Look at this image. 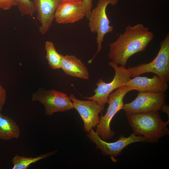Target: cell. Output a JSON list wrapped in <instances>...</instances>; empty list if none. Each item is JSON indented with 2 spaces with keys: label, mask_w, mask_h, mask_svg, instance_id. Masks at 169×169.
Wrapping results in <instances>:
<instances>
[{
  "label": "cell",
  "mask_w": 169,
  "mask_h": 169,
  "mask_svg": "<svg viewBox=\"0 0 169 169\" xmlns=\"http://www.w3.org/2000/svg\"><path fill=\"white\" fill-rule=\"evenodd\" d=\"M86 11L85 17L88 19L92 10V0H83Z\"/></svg>",
  "instance_id": "21"
},
{
  "label": "cell",
  "mask_w": 169,
  "mask_h": 169,
  "mask_svg": "<svg viewBox=\"0 0 169 169\" xmlns=\"http://www.w3.org/2000/svg\"><path fill=\"white\" fill-rule=\"evenodd\" d=\"M160 48L156 57L151 62L129 67L131 77L146 73H154L162 80L169 81V33L160 42Z\"/></svg>",
  "instance_id": "3"
},
{
  "label": "cell",
  "mask_w": 169,
  "mask_h": 169,
  "mask_svg": "<svg viewBox=\"0 0 169 169\" xmlns=\"http://www.w3.org/2000/svg\"><path fill=\"white\" fill-rule=\"evenodd\" d=\"M20 135V129L16 122L0 112V140L8 141L18 139Z\"/></svg>",
  "instance_id": "15"
},
{
  "label": "cell",
  "mask_w": 169,
  "mask_h": 169,
  "mask_svg": "<svg viewBox=\"0 0 169 169\" xmlns=\"http://www.w3.org/2000/svg\"><path fill=\"white\" fill-rule=\"evenodd\" d=\"M32 100L38 101L44 107L46 115H51L57 112H63L74 108L69 97L62 92L52 89L39 88L33 95Z\"/></svg>",
  "instance_id": "8"
},
{
  "label": "cell",
  "mask_w": 169,
  "mask_h": 169,
  "mask_svg": "<svg viewBox=\"0 0 169 169\" xmlns=\"http://www.w3.org/2000/svg\"><path fill=\"white\" fill-rule=\"evenodd\" d=\"M86 11L82 2H61L55 11L54 18L59 24L72 23L85 17Z\"/></svg>",
  "instance_id": "11"
},
{
  "label": "cell",
  "mask_w": 169,
  "mask_h": 169,
  "mask_svg": "<svg viewBox=\"0 0 169 169\" xmlns=\"http://www.w3.org/2000/svg\"><path fill=\"white\" fill-rule=\"evenodd\" d=\"M108 65L112 67L115 71V74L111 81L106 83L100 79L96 83L97 88L94 90L95 94L92 96L84 97L89 100L96 101L104 110L105 104L108 103L109 95L119 88L125 85L131 77L130 73L125 66L120 65L111 61Z\"/></svg>",
  "instance_id": "6"
},
{
  "label": "cell",
  "mask_w": 169,
  "mask_h": 169,
  "mask_svg": "<svg viewBox=\"0 0 169 169\" xmlns=\"http://www.w3.org/2000/svg\"><path fill=\"white\" fill-rule=\"evenodd\" d=\"M131 87L134 90L140 92L165 93L168 88L167 83L156 75L152 78L139 76L130 79L125 84Z\"/></svg>",
  "instance_id": "13"
},
{
  "label": "cell",
  "mask_w": 169,
  "mask_h": 169,
  "mask_svg": "<svg viewBox=\"0 0 169 169\" xmlns=\"http://www.w3.org/2000/svg\"><path fill=\"white\" fill-rule=\"evenodd\" d=\"M133 133L145 137L147 142L157 143L161 137L169 134L167 126L169 120L164 122L158 111L126 115Z\"/></svg>",
  "instance_id": "2"
},
{
  "label": "cell",
  "mask_w": 169,
  "mask_h": 169,
  "mask_svg": "<svg viewBox=\"0 0 169 169\" xmlns=\"http://www.w3.org/2000/svg\"><path fill=\"white\" fill-rule=\"evenodd\" d=\"M134 90L131 87L124 85L112 92L108 97L109 106L104 115L100 118L99 123L96 126L95 132L103 140L111 139L115 132L111 130L110 123L115 115L122 108L124 104L123 99L129 91Z\"/></svg>",
  "instance_id": "4"
},
{
  "label": "cell",
  "mask_w": 169,
  "mask_h": 169,
  "mask_svg": "<svg viewBox=\"0 0 169 169\" xmlns=\"http://www.w3.org/2000/svg\"><path fill=\"white\" fill-rule=\"evenodd\" d=\"M69 98L73 103L74 108L78 111L83 122L84 131L88 133L95 128L100 121L99 114L103 110L97 102L94 100H79L72 94Z\"/></svg>",
  "instance_id": "10"
},
{
  "label": "cell",
  "mask_w": 169,
  "mask_h": 169,
  "mask_svg": "<svg viewBox=\"0 0 169 169\" xmlns=\"http://www.w3.org/2000/svg\"><path fill=\"white\" fill-rule=\"evenodd\" d=\"M165 93L140 92L132 101L124 104L122 109L126 115L158 111L165 103Z\"/></svg>",
  "instance_id": "9"
},
{
  "label": "cell",
  "mask_w": 169,
  "mask_h": 169,
  "mask_svg": "<svg viewBox=\"0 0 169 169\" xmlns=\"http://www.w3.org/2000/svg\"><path fill=\"white\" fill-rule=\"evenodd\" d=\"M58 150L44 154L35 157H27L16 154L12 160V169H27L32 164L37 161L55 155Z\"/></svg>",
  "instance_id": "16"
},
{
  "label": "cell",
  "mask_w": 169,
  "mask_h": 169,
  "mask_svg": "<svg viewBox=\"0 0 169 169\" xmlns=\"http://www.w3.org/2000/svg\"><path fill=\"white\" fill-rule=\"evenodd\" d=\"M161 110L166 113L169 117V105L165 104Z\"/></svg>",
  "instance_id": "22"
},
{
  "label": "cell",
  "mask_w": 169,
  "mask_h": 169,
  "mask_svg": "<svg viewBox=\"0 0 169 169\" xmlns=\"http://www.w3.org/2000/svg\"><path fill=\"white\" fill-rule=\"evenodd\" d=\"M118 3V0H98L96 6L91 11L88 18V25L91 31L97 34V50L94 57L88 61L89 64L100 51L105 35L112 32L114 29L113 26L110 24L106 13V8L109 4L115 5Z\"/></svg>",
  "instance_id": "5"
},
{
  "label": "cell",
  "mask_w": 169,
  "mask_h": 169,
  "mask_svg": "<svg viewBox=\"0 0 169 169\" xmlns=\"http://www.w3.org/2000/svg\"><path fill=\"white\" fill-rule=\"evenodd\" d=\"M46 58L50 67L54 69H60L61 54L56 50L54 44L50 41L45 43Z\"/></svg>",
  "instance_id": "17"
},
{
  "label": "cell",
  "mask_w": 169,
  "mask_h": 169,
  "mask_svg": "<svg viewBox=\"0 0 169 169\" xmlns=\"http://www.w3.org/2000/svg\"><path fill=\"white\" fill-rule=\"evenodd\" d=\"M6 98V91L0 83V112H1L2 110Z\"/></svg>",
  "instance_id": "20"
},
{
  "label": "cell",
  "mask_w": 169,
  "mask_h": 169,
  "mask_svg": "<svg viewBox=\"0 0 169 169\" xmlns=\"http://www.w3.org/2000/svg\"><path fill=\"white\" fill-rule=\"evenodd\" d=\"M61 2H83V0H61Z\"/></svg>",
  "instance_id": "23"
},
{
  "label": "cell",
  "mask_w": 169,
  "mask_h": 169,
  "mask_svg": "<svg viewBox=\"0 0 169 169\" xmlns=\"http://www.w3.org/2000/svg\"><path fill=\"white\" fill-rule=\"evenodd\" d=\"M86 135L88 138L95 144L96 148L101 150L104 156H110L111 161L114 162L117 161L115 158L119 156L124 149L129 145L137 142H147L145 137L137 136L134 133L128 137L121 135L118 140L112 142H108L102 139L93 129Z\"/></svg>",
  "instance_id": "7"
},
{
  "label": "cell",
  "mask_w": 169,
  "mask_h": 169,
  "mask_svg": "<svg viewBox=\"0 0 169 169\" xmlns=\"http://www.w3.org/2000/svg\"><path fill=\"white\" fill-rule=\"evenodd\" d=\"M17 5L22 16H33L36 11L33 2L31 0H17Z\"/></svg>",
  "instance_id": "18"
},
{
  "label": "cell",
  "mask_w": 169,
  "mask_h": 169,
  "mask_svg": "<svg viewBox=\"0 0 169 169\" xmlns=\"http://www.w3.org/2000/svg\"><path fill=\"white\" fill-rule=\"evenodd\" d=\"M60 69L71 76L85 79H89L87 68L81 59L75 56L61 55Z\"/></svg>",
  "instance_id": "14"
},
{
  "label": "cell",
  "mask_w": 169,
  "mask_h": 169,
  "mask_svg": "<svg viewBox=\"0 0 169 169\" xmlns=\"http://www.w3.org/2000/svg\"><path fill=\"white\" fill-rule=\"evenodd\" d=\"M17 5V0H0V9L8 10Z\"/></svg>",
  "instance_id": "19"
},
{
  "label": "cell",
  "mask_w": 169,
  "mask_h": 169,
  "mask_svg": "<svg viewBox=\"0 0 169 169\" xmlns=\"http://www.w3.org/2000/svg\"><path fill=\"white\" fill-rule=\"evenodd\" d=\"M37 13V18L41 23L39 30L42 34L46 33L51 26L54 14L61 0H32Z\"/></svg>",
  "instance_id": "12"
},
{
  "label": "cell",
  "mask_w": 169,
  "mask_h": 169,
  "mask_svg": "<svg viewBox=\"0 0 169 169\" xmlns=\"http://www.w3.org/2000/svg\"><path fill=\"white\" fill-rule=\"evenodd\" d=\"M154 37L153 33L143 24L129 25L115 41L110 44L108 58L118 64L125 66L131 57L144 51Z\"/></svg>",
  "instance_id": "1"
}]
</instances>
